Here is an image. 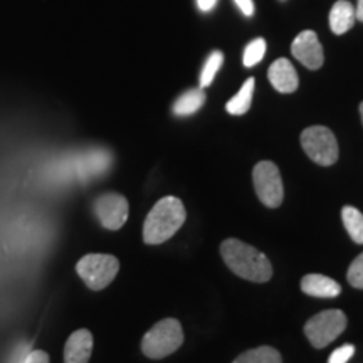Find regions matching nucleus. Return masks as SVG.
Wrapping results in <instances>:
<instances>
[{
  "label": "nucleus",
  "mask_w": 363,
  "mask_h": 363,
  "mask_svg": "<svg viewBox=\"0 0 363 363\" xmlns=\"http://www.w3.org/2000/svg\"><path fill=\"white\" fill-rule=\"evenodd\" d=\"M24 363H49V355L43 350H33L27 353Z\"/></svg>",
  "instance_id": "4be33fe9"
},
{
  "label": "nucleus",
  "mask_w": 363,
  "mask_h": 363,
  "mask_svg": "<svg viewBox=\"0 0 363 363\" xmlns=\"http://www.w3.org/2000/svg\"><path fill=\"white\" fill-rule=\"evenodd\" d=\"M254 189L266 207L276 208L283 203L284 187L279 169L272 162H259L252 172Z\"/></svg>",
  "instance_id": "0eeeda50"
},
{
  "label": "nucleus",
  "mask_w": 363,
  "mask_h": 363,
  "mask_svg": "<svg viewBox=\"0 0 363 363\" xmlns=\"http://www.w3.org/2000/svg\"><path fill=\"white\" fill-rule=\"evenodd\" d=\"M76 271L89 289L101 291L116 278L120 261L111 254H88L78 261Z\"/></svg>",
  "instance_id": "20e7f679"
},
{
  "label": "nucleus",
  "mask_w": 363,
  "mask_h": 363,
  "mask_svg": "<svg viewBox=\"0 0 363 363\" xmlns=\"http://www.w3.org/2000/svg\"><path fill=\"white\" fill-rule=\"evenodd\" d=\"M222 62H224V54H222L220 51H214L211 56H208L206 65H203V67H202V72H201V89L207 88V86L212 84L217 71L220 69Z\"/></svg>",
  "instance_id": "a211bd4d"
},
{
  "label": "nucleus",
  "mask_w": 363,
  "mask_h": 363,
  "mask_svg": "<svg viewBox=\"0 0 363 363\" xmlns=\"http://www.w3.org/2000/svg\"><path fill=\"white\" fill-rule=\"evenodd\" d=\"M197 4H199V9H201L202 12H208L216 7L217 0H197Z\"/></svg>",
  "instance_id": "b1692460"
},
{
  "label": "nucleus",
  "mask_w": 363,
  "mask_h": 363,
  "mask_svg": "<svg viewBox=\"0 0 363 363\" xmlns=\"http://www.w3.org/2000/svg\"><path fill=\"white\" fill-rule=\"evenodd\" d=\"M220 254L229 269L240 278L266 283L272 276V266L267 257L256 247L238 239H227L222 242Z\"/></svg>",
  "instance_id": "f257e3e1"
},
{
  "label": "nucleus",
  "mask_w": 363,
  "mask_h": 363,
  "mask_svg": "<svg viewBox=\"0 0 363 363\" xmlns=\"http://www.w3.org/2000/svg\"><path fill=\"white\" fill-rule=\"evenodd\" d=\"M347 278L348 283H350L353 288L363 289V252L357 257V259H353L350 267H348Z\"/></svg>",
  "instance_id": "aec40b11"
},
{
  "label": "nucleus",
  "mask_w": 363,
  "mask_h": 363,
  "mask_svg": "<svg viewBox=\"0 0 363 363\" xmlns=\"http://www.w3.org/2000/svg\"><path fill=\"white\" fill-rule=\"evenodd\" d=\"M355 355V347L353 345H343L330 355L328 363H348V360Z\"/></svg>",
  "instance_id": "412c9836"
},
{
  "label": "nucleus",
  "mask_w": 363,
  "mask_h": 363,
  "mask_svg": "<svg viewBox=\"0 0 363 363\" xmlns=\"http://www.w3.org/2000/svg\"><path fill=\"white\" fill-rule=\"evenodd\" d=\"M187 219L184 203L177 197H163L148 212L143 224V240L148 246L165 242L184 225Z\"/></svg>",
  "instance_id": "f03ea898"
},
{
  "label": "nucleus",
  "mask_w": 363,
  "mask_h": 363,
  "mask_svg": "<svg viewBox=\"0 0 363 363\" xmlns=\"http://www.w3.org/2000/svg\"><path fill=\"white\" fill-rule=\"evenodd\" d=\"M360 115H362V121H363V103L360 104Z\"/></svg>",
  "instance_id": "a878e982"
},
{
  "label": "nucleus",
  "mask_w": 363,
  "mask_h": 363,
  "mask_svg": "<svg viewBox=\"0 0 363 363\" xmlns=\"http://www.w3.org/2000/svg\"><path fill=\"white\" fill-rule=\"evenodd\" d=\"M342 219L345 224V229L350 238L353 239V242L357 244H363V214L358 208L347 206L343 207L342 211Z\"/></svg>",
  "instance_id": "dca6fc26"
},
{
  "label": "nucleus",
  "mask_w": 363,
  "mask_h": 363,
  "mask_svg": "<svg viewBox=\"0 0 363 363\" xmlns=\"http://www.w3.org/2000/svg\"><path fill=\"white\" fill-rule=\"evenodd\" d=\"M291 52L308 69H320L323 66V48L318 40L316 33H313V30H303L301 34L296 35V39L293 40Z\"/></svg>",
  "instance_id": "1a4fd4ad"
},
{
  "label": "nucleus",
  "mask_w": 363,
  "mask_h": 363,
  "mask_svg": "<svg viewBox=\"0 0 363 363\" xmlns=\"http://www.w3.org/2000/svg\"><path fill=\"white\" fill-rule=\"evenodd\" d=\"M355 17L360 22H363V0H358V6H357V11H355Z\"/></svg>",
  "instance_id": "393cba45"
},
{
  "label": "nucleus",
  "mask_w": 363,
  "mask_h": 363,
  "mask_svg": "<svg viewBox=\"0 0 363 363\" xmlns=\"http://www.w3.org/2000/svg\"><path fill=\"white\" fill-rule=\"evenodd\" d=\"M301 289L313 298H337L342 293V286L323 274L305 276L301 279Z\"/></svg>",
  "instance_id": "f8f14e48"
},
{
  "label": "nucleus",
  "mask_w": 363,
  "mask_h": 363,
  "mask_svg": "<svg viewBox=\"0 0 363 363\" xmlns=\"http://www.w3.org/2000/svg\"><path fill=\"white\" fill-rule=\"evenodd\" d=\"M235 4H238L240 11L246 13L247 17L252 16V13H254V4H252V0H235Z\"/></svg>",
  "instance_id": "5701e85b"
},
{
  "label": "nucleus",
  "mask_w": 363,
  "mask_h": 363,
  "mask_svg": "<svg viewBox=\"0 0 363 363\" xmlns=\"http://www.w3.org/2000/svg\"><path fill=\"white\" fill-rule=\"evenodd\" d=\"M234 363H283L279 352L271 347H259L254 350L244 352L235 358Z\"/></svg>",
  "instance_id": "f3484780"
},
{
  "label": "nucleus",
  "mask_w": 363,
  "mask_h": 363,
  "mask_svg": "<svg viewBox=\"0 0 363 363\" xmlns=\"http://www.w3.org/2000/svg\"><path fill=\"white\" fill-rule=\"evenodd\" d=\"M301 145L306 155L321 167H330L338 160V142L326 126H311L301 133Z\"/></svg>",
  "instance_id": "423d86ee"
},
{
  "label": "nucleus",
  "mask_w": 363,
  "mask_h": 363,
  "mask_svg": "<svg viewBox=\"0 0 363 363\" xmlns=\"http://www.w3.org/2000/svg\"><path fill=\"white\" fill-rule=\"evenodd\" d=\"M347 316L340 310H326L306 321L305 335L315 348H325L347 328Z\"/></svg>",
  "instance_id": "39448f33"
},
{
  "label": "nucleus",
  "mask_w": 363,
  "mask_h": 363,
  "mask_svg": "<svg viewBox=\"0 0 363 363\" xmlns=\"http://www.w3.org/2000/svg\"><path fill=\"white\" fill-rule=\"evenodd\" d=\"M203 103H206V94L201 88L189 89L182 96L177 98V101L174 103V113L177 116H190L201 110Z\"/></svg>",
  "instance_id": "4468645a"
},
{
  "label": "nucleus",
  "mask_w": 363,
  "mask_h": 363,
  "mask_svg": "<svg viewBox=\"0 0 363 363\" xmlns=\"http://www.w3.org/2000/svg\"><path fill=\"white\" fill-rule=\"evenodd\" d=\"M266 54V40L264 39H254L251 44H247V48L244 49V66L252 67L256 66L257 62L262 61Z\"/></svg>",
  "instance_id": "6ab92c4d"
},
{
  "label": "nucleus",
  "mask_w": 363,
  "mask_h": 363,
  "mask_svg": "<svg viewBox=\"0 0 363 363\" xmlns=\"http://www.w3.org/2000/svg\"><path fill=\"white\" fill-rule=\"evenodd\" d=\"M355 9L348 0H338L330 12V27L335 34H345L355 24Z\"/></svg>",
  "instance_id": "ddd939ff"
},
{
  "label": "nucleus",
  "mask_w": 363,
  "mask_h": 363,
  "mask_svg": "<svg viewBox=\"0 0 363 363\" xmlns=\"http://www.w3.org/2000/svg\"><path fill=\"white\" fill-rule=\"evenodd\" d=\"M128 201L121 194L106 192L94 201V214L108 230H118L128 219Z\"/></svg>",
  "instance_id": "6e6552de"
},
{
  "label": "nucleus",
  "mask_w": 363,
  "mask_h": 363,
  "mask_svg": "<svg viewBox=\"0 0 363 363\" xmlns=\"http://www.w3.org/2000/svg\"><path fill=\"white\" fill-rule=\"evenodd\" d=\"M267 76H269L271 84L279 93H293V91L298 89V74L288 59L281 57L278 61L272 62Z\"/></svg>",
  "instance_id": "9b49d317"
},
{
  "label": "nucleus",
  "mask_w": 363,
  "mask_h": 363,
  "mask_svg": "<svg viewBox=\"0 0 363 363\" xmlns=\"http://www.w3.org/2000/svg\"><path fill=\"white\" fill-rule=\"evenodd\" d=\"M252 94H254V78H249L246 83L242 84V88L239 89V93L227 103V111L230 115L240 116V115H246L251 108L252 103Z\"/></svg>",
  "instance_id": "2eb2a0df"
},
{
  "label": "nucleus",
  "mask_w": 363,
  "mask_h": 363,
  "mask_svg": "<svg viewBox=\"0 0 363 363\" xmlns=\"http://www.w3.org/2000/svg\"><path fill=\"white\" fill-rule=\"evenodd\" d=\"M93 352V335L89 330H76L67 338L65 347V363H88Z\"/></svg>",
  "instance_id": "9d476101"
},
{
  "label": "nucleus",
  "mask_w": 363,
  "mask_h": 363,
  "mask_svg": "<svg viewBox=\"0 0 363 363\" xmlns=\"http://www.w3.org/2000/svg\"><path fill=\"white\" fill-rule=\"evenodd\" d=\"M182 343H184L182 325L174 318H165L152 326V330H148V333L145 335L142 340V352L148 358L160 360L179 350Z\"/></svg>",
  "instance_id": "7ed1b4c3"
}]
</instances>
